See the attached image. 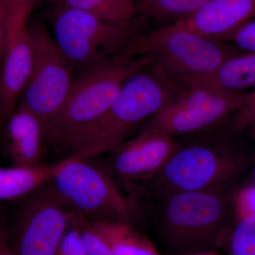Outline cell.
Listing matches in <instances>:
<instances>
[{
  "instance_id": "6da1fadb",
  "label": "cell",
  "mask_w": 255,
  "mask_h": 255,
  "mask_svg": "<svg viewBox=\"0 0 255 255\" xmlns=\"http://www.w3.org/2000/svg\"><path fill=\"white\" fill-rule=\"evenodd\" d=\"M235 184L160 193L158 221L167 244L183 255L223 244L236 221Z\"/></svg>"
},
{
  "instance_id": "7a4b0ae2",
  "label": "cell",
  "mask_w": 255,
  "mask_h": 255,
  "mask_svg": "<svg viewBox=\"0 0 255 255\" xmlns=\"http://www.w3.org/2000/svg\"><path fill=\"white\" fill-rule=\"evenodd\" d=\"M149 64L145 57L119 55L79 73L63 108L45 128L46 145L68 154L107 113L124 83Z\"/></svg>"
},
{
  "instance_id": "3957f363",
  "label": "cell",
  "mask_w": 255,
  "mask_h": 255,
  "mask_svg": "<svg viewBox=\"0 0 255 255\" xmlns=\"http://www.w3.org/2000/svg\"><path fill=\"white\" fill-rule=\"evenodd\" d=\"M185 89L149 64L124 83L107 113L73 144L68 156L90 159L113 150Z\"/></svg>"
},
{
  "instance_id": "277c9868",
  "label": "cell",
  "mask_w": 255,
  "mask_h": 255,
  "mask_svg": "<svg viewBox=\"0 0 255 255\" xmlns=\"http://www.w3.org/2000/svg\"><path fill=\"white\" fill-rule=\"evenodd\" d=\"M234 132L182 143L153 180L159 193L194 191L236 184L252 157L233 138Z\"/></svg>"
},
{
  "instance_id": "5b68a950",
  "label": "cell",
  "mask_w": 255,
  "mask_h": 255,
  "mask_svg": "<svg viewBox=\"0 0 255 255\" xmlns=\"http://www.w3.org/2000/svg\"><path fill=\"white\" fill-rule=\"evenodd\" d=\"M239 52L231 43L209 39L172 23L142 33L122 55L149 58L151 66L179 81L207 75Z\"/></svg>"
},
{
  "instance_id": "8992f818",
  "label": "cell",
  "mask_w": 255,
  "mask_h": 255,
  "mask_svg": "<svg viewBox=\"0 0 255 255\" xmlns=\"http://www.w3.org/2000/svg\"><path fill=\"white\" fill-rule=\"evenodd\" d=\"M53 38L78 73L122 55L142 33L133 19L111 21L57 3L50 16Z\"/></svg>"
},
{
  "instance_id": "52a82bcc",
  "label": "cell",
  "mask_w": 255,
  "mask_h": 255,
  "mask_svg": "<svg viewBox=\"0 0 255 255\" xmlns=\"http://www.w3.org/2000/svg\"><path fill=\"white\" fill-rule=\"evenodd\" d=\"M112 176L89 159L70 155L47 185L68 207L91 221L131 223L137 205L124 195Z\"/></svg>"
},
{
  "instance_id": "ba28073f",
  "label": "cell",
  "mask_w": 255,
  "mask_h": 255,
  "mask_svg": "<svg viewBox=\"0 0 255 255\" xmlns=\"http://www.w3.org/2000/svg\"><path fill=\"white\" fill-rule=\"evenodd\" d=\"M29 30L33 67L18 104L34 114L46 128L65 105L75 70L44 26L37 24Z\"/></svg>"
},
{
  "instance_id": "9c48e42d",
  "label": "cell",
  "mask_w": 255,
  "mask_h": 255,
  "mask_svg": "<svg viewBox=\"0 0 255 255\" xmlns=\"http://www.w3.org/2000/svg\"><path fill=\"white\" fill-rule=\"evenodd\" d=\"M249 92L228 93L188 87L144 123L142 130L176 135L204 131L231 117L246 103Z\"/></svg>"
},
{
  "instance_id": "30bf717a",
  "label": "cell",
  "mask_w": 255,
  "mask_h": 255,
  "mask_svg": "<svg viewBox=\"0 0 255 255\" xmlns=\"http://www.w3.org/2000/svg\"><path fill=\"white\" fill-rule=\"evenodd\" d=\"M72 209L48 186L31 193L18 211L15 255H55L71 221Z\"/></svg>"
},
{
  "instance_id": "8fae6325",
  "label": "cell",
  "mask_w": 255,
  "mask_h": 255,
  "mask_svg": "<svg viewBox=\"0 0 255 255\" xmlns=\"http://www.w3.org/2000/svg\"><path fill=\"white\" fill-rule=\"evenodd\" d=\"M179 142L162 131L142 130L110 151L106 170L124 180H152L162 170Z\"/></svg>"
},
{
  "instance_id": "7c38bea8",
  "label": "cell",
  "mask_w": 255,
  "mask_h": 255,
  "mask_svg": "<svg viewBox=\"0 0 255 255\" xmlns=\"http://www.w3.org/2000/svg\"><path fill=\"white\" fill-rule=\"evenodd\" d=\"M28 19L6 14V42L0 70V103L6 117L17 107L33 63Z\"/></svg>"
},
{
  "instance_id": "4fadbf2b",
  "label": "cell",
  "mask_w": 255,
  "mask_h": 255,
  "mask_svg": "<svg viewBox=\"0 0 255 255\" xmlns=\"http://www.w3.org/2000/svg\"><path fill=\"white\" fill-rule=\"evenodd\" d=\"M255 16V0H211L194 14L174 24L218 41Z\"/></svg>"
},
{
  "instance_id": "5bb4252c",
  "label": "cell",
  "mask_w": 255,
  "mask_h": 255,
  "mask_svg": "<svg viewBox=\"0 0 255 255\" xmlns=\"http://www.w3.org/2000/svg\"><path fill=\"white\" fill-rule=\"evenodd\" d=\"M5 150L13 165L33 167L41 164L46 147L45 127L31 111L18 104L5 124Z\"/></svg>"
},
{
  "instance_id": "9a60e30c",
  "label": "cell",
  "mask_w": 255,
  "mask_h": 255,
  "mask_svg": "<svg viewBox=\"0 0 255 255\" xmlns=\"http://www.w3.org/2000/svg\"><path fill=\"white\" fill-rule=\"evenodd\" d=\"M183 86L201 87L214 91L243 92L255 87V53L239 52L225 60L207 75L181 79Z\"/></svg>"
},
{
  "instance_id": "2e32d148",
  "label": "cell",
  "mask_w": 255,
  "mask_h": 255,
  "mask_svg": "<svg viewBox=\"0 0 255 255\" xmlns=\"http://www.w3.org/2000/svg\"><path fill=\"white\" fill-rule=\"evenodd\" d=\"M64 159L54 164L33 167H0V201L18 199L43 187L51 179Z\"/></svg>"
},
{
  "instance_id": "e0dca14e",
  "label": "cell",
  "mask_w": 255,
  "mask_h": 255,
  "mask_svg": "<svg viewBox=\"0 0 255 255\" xmlns=\"http://www.w3.org/2000/svg\"><path fill=\"white\" fill-rule=\"evenodd\" d=\"M108 242L114 255H160L145 236L131 223L92 221Z\"/></svg>"
},
{
  "instance_id": "ac0fdd59",
  "label": "cell",
  "mask_w": 255,
  "mask_h": 255,
  "mask_svg": "<svg viewBox=\"0 0 255 255\" xmlns=\"http://www.w3.org/2000/svg\"><path fill=\"white\" fill-rule=\"evenodd\" d=\"M58 4L81 10L111 21L133 19L136 6L133 0H54Z\"/></svg>"
},
{
  "instance_id": "d6986e66",
  "label": "cell",
  "mask_w": 255,
  "mask_h": 255,
  "mask_svg": "<svg viewBox=\"0 0 255 255\" xmlns=\"http://www.w3.org/2000/svg\"><path fill=\"white\" fill-rule=\"evenodd\" d=\"M211 0H138L142 12L159 21H179L194 14ZM173 22V23H174Z\"/></svg>"
},
{
  "instance_id": "ffe728a7",
  "label": "cell",
  "mask_w": 255,
  "mask_h": 255,
  "mask_svg": "<svg viewBox=\"0 0 255 255\" xmlns=\"http://www.w3.org/2000/svg\"><path fill=\"white\" fill-rule=\"evenodd\" d=\"M225 243L231 255H255V216L236 219Z\"/></svg>"
},
{
  "instance_id": "44dd1931",
  "label": "cell",
  "mask_w": 255,
  "mask_h": 255,
  "mask_svg": "<svg viewBox=\"0 0 255 255\" xmlns=\"http://www.w3.org/2000/svg\"><path fill=\"white\" fill-rule=\"evenodd\" d=\"M72 221L80 232L87 255H114L108 242L91 220L72 209Z\"/></svg>"
},
{
  "instance_id": "7402d4cb",
  "label": "cell",
  "mask_w": 255,
  "mask_h": 255,
  "mask_svg": "<svg viewBox=\"0 0 255 255\" xmlns=\"http://www.w3.org/2000/svg\"><path fill=\"white\" fill-rule=\"evenodd\" d=\"M231 117L228 130L234 133H240L255 126V87L253 91L249 92L246 103Z\"/></svg>"
},
{
  "instance_id": "603a6c76",
  "label": "cell",
  "mask_w": 255,
  "mask_h": 255,
  "mask_svg": "<svg viewBox=\"0 0 255 255\" xmlns=\"http://www.w3.org/2000/svg\"><path fill=\"white\" fill-rule=\"evenodd\" d=\"M241 52L255 53V20L245 23L224 40Z\"/></svg>"
},
{
  "instance_id": "cb8c5ba5",
  "label": "cell",
  "mask_w": 255,
  "mask_h": 255,
  "mask_svg": "<svg viewBox=\"0 0 255 255\" xmlns=\"http://www.w3.org/2000/svg\"><path fill=\"white\" fill-rule=\"evenodd\" d=\"M55 255H87L80 232L72 221V214L70 226L62 238Z\"/></svg>"
},
{
  "instance_id": "d4e9b609",
  "label": "cell",
  "mask_w": 255,
  "mask_h": 255,
  "mask_svg": "<svg viewBox=\"0 0 255 255\" xmlns=\"http://www.w3.org/2000/svg\"><path fill=\"white\" fill-rule=\"evenodd\" d=\"M236 220L246 216H255V187L248 186L237 190L235 197Z\"/></svg>"
},
{
  "instance_id": "484cf974",
  "label": "cell",
  "mask_w": 255,
  "mask_h": 255,
  "mask_svg": "<svg viewBox=\"0 0 255 255\" xmlns=\"http://www.w3.org/2000/svg\"><path fill=\"white\" fill-rule=\"evenodd\" d=\"M38 0H1L6 14L28 19Z\"/></svg>"
},
{
  "instance_id": "4316f807",
  "label": "cell",
  "mask_w": 255,
  "mask_h": 255,
  "mask_svg": "<svg viewBox=\"0 0 255 255\" xmlns=\"http://www.w3.org/2000/svg\"><path fill=\"white\" fill-rule=\"evenodd\" d=\"M6 11L4 5L0 0V70L4 55L6 42Z\"/></svg>"
},
{
  "instance_id": "83f0119b",
  "label": "cell",
  "mask_w": 255,
  "mask_h": 255,
  "mask_svg": "<svg viewBox=\"0 0 255 255\" xmlns=\"http://www.w3.org/2000/svg\"><path fill=\"white\" fill-rule=\"evenodd\" d=\"M0 255H15L8 241L7 234L4 229L0 235Z\"/></svg>"
},
{
  "instance_id": "f1b7e54d",
  "label": "cell",
  "mask_w": 255,
  "mask_h": 255,
  "mask_svg": "<svg viewBox=\"0 0 255 255\" xmlns=\"http://www.w3.org/2000/svg\"><path fill=\"white\" fill-rule=\"evenodd\" d=\"M6 119H7V117H6V114L4 113L2 106H1V103H0V131H1L3 128L5 127Z\"/></svg>"
},
{
  "instance_id": "f546056e",
  "label": "cell",
  "mask_w": 255,
  "mask_h": 255,
  "mask_svg": "<svg viewBox=\"0 0 255 255\" xmlns=\"http://www.w3.org/2000/svg\"><path fill=\"white\" fill-rule=\"evenodd\" d=\"M182 255H219L212 251L196 252V253H188Z\"/></svg>"
},
{
  "instance_id": "4dcf8cb0",
  "label": "cell",
  "mask_w": 255,
  "mask_h": 255,
  "mask_svg": "<svg viewBox=\"0 0 255 255\" xmlns=\"http://www.w3.org/2000/svg\"><path fill=\"white\" fill-rule=\"evenodd\" d=\"M251 185L255 187V161L254 164V167H253V174H252V182Z\"/></svg>"
},
{
  "instance_id": "1f68e13d",
  "label": "cell",
  "mask_w": 255,
  "mask_h": 255,
  "mask_svg": "<svg viewBox=\"0 0 255 255\" xmlns=\"http://www.w3.org/2000/svg\"><path fill=\"white\" fill-rule=\"evenodd\" d=\"M3 228L0 226V235H1V231H2Z\"/></svg>"
}]
</instances>
